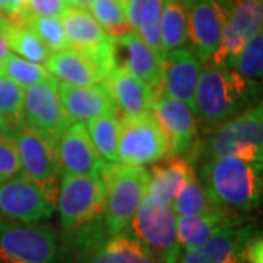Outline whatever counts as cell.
Here are the masks:
<instances>
[{
    "instance_id": "obj_1",
    "label": "cell",
    "mask_w": 263,
    "mask_h": 263,
    "mask_svg": "<svg viewBox=\"0 0 263 263\" xmlns=\"http://www.w3.org/2000/svg\"><path fill=\"white\" fill-rule=\"evenodd\" d=\"M260 84L246 79L224 65L202 67L193 95V113L205 132H212L222 123L257 104Z\"/></svg>"
},
{
    "instance_id": "obj_2",
    "label": "cell",
    "mask_w": 263,
    "mask_h": 263,
    "mask_svg": "<svg viewBox=\"0 0 263 263\" xmlns=\"http://www.w3.org/2000/svg\"><path fill=\"white\" fill-rule=\"evenodd\" d=\"M199 180L216 206L231 214H247L260 206L262 164L237 157H219L205 161L199 168Z\"/></svg>"
},
{
    "instance_id": "obj_3",
    "label": "cell",
    "mask_w": 263,
    "mask_h": 263,
    "mask_svg": "<svg viewBox=\"0 0 263 263\" xmlns=\"http://www.w3.org/2000/svg\"><path fill=\"white\" fill-rule=\"evenodd\" d=\"M105 196L100 219L110 234L127 231L132 219L148 192L149 171L122 162L105 164L101 173Z\"/></svg>"
},
{
    "instance_id": "obj_4",
    "label": "cell",
    "mask_w": 263,
    "mask_h": 263,
    "mask_svg": "<svg viewBox=\"0 0 263 263\" xmlns=\"http://www.w3.org/2000/svg\"><path fill=\"white\" fill-rule=\"evenodd\" d=\"M219 157H237L262 164L263 107L260 101L209 132L199 160L205 162Z\"/></svg>"
},
{
    "instance_id": "obj_5",
    "label": "cell",
    "mask_w": 263,
    "mask_h": 263,
    "mask_svg": "<svg viewBox=\"0 0 263 263\" xmlns=\"http://www.w3.org/2000/svg\"><path fill=\"white\" fill-rule=\"evenodd\" d=\"M176 222L177 215L171 203L146 192L127 231L161 263H179L183 252L177 241Z\"/></svg>"
},
{
    "instance_id": "obj_6",
    "label": "cell",
    "mask_w": 263,
    "mask_h": 263,
    "mask_svg": "<svg viewBox=\"0 0 263 263\" xmlns=\"http://www.w3.org/2000/svg\"><path fill=\"white\" fill-rule=\"evenodd\" d=\"M63 246L53 227L0 222V263H60Z\"/></svg>"
},
{
    "instance_id": "obj_7",
    "label": "cell",
    "mask_w": 263,
    "mask_h": 263,
    "mask_svg": "<svg viewBox=\"0 0 263 263\" xmlns=\"http://www.w3.org/2000/svg\"><path fill=\"white\" fill-rule=\"evenodd\" d=\"M73 234L78 263H161L129 231L110 234L100 216Z\"/></svg>"
},
{
    "instance_id": "obj_8",
    "label": "cell",
    "mask_w": 263,
    "mask_h": 263,
    "mask_svg": "<svg viewBox=\"0 0 263 263\" xmlns=\"http://www.w3.org/2000/svg\"><path fill=\"white\" fill-rule=\"evenodd\" d=\"M105 184L98 174H63L56 209L66 233H75L101 215Z\"/></svg>"
},
{
    "instance_id": "obj_9",
    "label": "cell",
    "mask_w": 263,
    "mask_h": 263,
    "mask_svg": "<svg viewBox=\"0 0 263 263\" xmlns=\"http://www.w3.org/2000/svg\"><path fill=\"white\" fill-rule=\"evenodd\" d=\"M54 183H40L24 174L0 183V215L24 224H38L56 211Z\"/></svg>"
},
{
    "instance_id": "obj_10",
    "label": "cell",
    "mask_w": 263,
    "mask_h": 263,
    "mask_svg": "<svg viewBox=\"0 0 263 263\" xmlns=\"http://www.w3.org/2000/svg\"><path fill=\"white\" fill-rule=\"evenodd\" d=\"M167 136L152 111L138 116L123 114L117 146V162L145 167L167 158Z\"/></svg>"
},
{
    "instance_id": "obj_11",
    "label": "cell",
    "mask_w": 263,
    "mask_h": 263,
    "mask_svg": "<svg viewBox=\"0 0 263 263\" xmlns=\"http://www.w3.org/2000/svg\"><path fill=\"white\" fill-rule=\"evenodd\" d=\"M22 113L27 126L56 143L66 127L72 123L60 101L59 81L54 76L25 88Z\"/></svg>"
},
{
    "instance_id": "obj_12",
    "label": "cell",
    "mask_w": 263,
    "mask_h": 263,
    "mask_svg": "<svg viewBox=\"0 0 263 263\" xmlns=\"http://www.w3.org/2000/svg\"><path fill=\"white\" fill-rule=\"evenodd\" d=\"M231 6V0H187V41L202 65L215 54Z\"/></svg>"
},
{
    "instance_id": "obj_13",
    "label": "cell",
    "mask_w": 263,
    "mask_h": 263,
    "mask_svg": "<svg viewBox=\"0 0 263 263\" xmlns=\"http://www.w3.org/2000/svg\"><path fill=\"white\" fill-rule=\"evenodd\" d=\"M256 233L241 219L228 222L202 245L184 250L179 263H246V249Z\"/></svg>"
},
{
    "instance_id": "obj_14",
    "label": "cell",
    "mask_w": 263,
    "mask_h": 263,
    "mask_svg": "<svg viewBox=\"0 0 263 263\" xmlns=\"http://www.w3.org/2000/svg\"><path fill=\"white\" fill-rule=\"evenodd\" d=\"M9 135L16 145L24 176L40 183H56L59 174L62 173L56 142L25 123L12 127Z\"/></svg>"
},
{
    "instance_id": "obj_15",
    "label": "cell",
    "mask_w": 263,
    "mask_h": 263,
    "mask_svg": "<svg viewBox=\"0 0 263 263\" xmlns=\"http://www.w3.org/2000/svg\"><path fill=\"white\" fill-rule=\"evenodd\" d=\"M233 6L222 28L219 46L208 65H224L262 29L263 0H231Z\"/></svg>"
},
{
    "instance_id": "obj_16",
    "label": "cell",
    "mask_w": 263,
    "mask_h": 263,
    "mask_svg": "<svg viewBox=\"0 0 263 263\" xmlns=\"http://www.w3.org/2000/svg\"><path fill=\"white\" fill-rule=\"evenodd\" d=\"M152 113L167 136V157L183 155L193 148L197 139V120L190 105L160 94L155 98Z\"/></svg>"
},
{
    "instance_id": "obj_17",
    "label": "cell",
    "mask_w": 263,
    "mask_h": 263,
    "mask_svg": "<svg viewBox=\"0 0 263 263\" xmlns=\"http://www.w3.org/2000/svg\"><path fill=\"white\" fill-rule=\"evenodd\" d=\"M117 66L139 78L157 94H161L162 60L135 31L113 38Z\"/></svg>"
},
{
    "instance_id": "obj_18",
    "label": "cell",
    "mask_w": 263,
    "mask_h": 263,
    "mask_svg": "<svg viewBox=\"0 0 263 263\" xmlns=\"http://www.w3.org/2000/svg\"><path fill=\"white\" fill-rule=\"evenodd\" d=\"M57 157L63 174H98L104 162L94 148L85 123L72 122L57 141Z\"/></svg>"
},
{
    "instance_id": "obj_19",
    "label": "cell",
    "mask_w": 263,
    "mask_h": 263,
    "mask_svg": "<svg viewBox=\"0 0 263 263\" xmlns=\"http://www.w3.org/2000/svg\"><path fill=\"white\" fill-rule=\"evenodd\" d=\"M202 67L190 47L184 46L168 51L162 59L161 94L192 107Z\"/></svg>"
},
{
    "instance_id": "obj_20",
    "label": "cell",
    "mask_w": 263,
    "mask_h": 263,
    "mask_svg": "<svg viewBox=\"0 0 263 263\" xmlns=\"http://www.w3.org/2000/svg\"><path fill=\"white\" fill-rule=\"evenodd\" d=\"M59 95L65 113L72 122L85 123L101 114L117 111L113 97L104 82L91 86H78L60 81Z\"/></svg>"
},
{
    "instance_id": "obj_21",
    "label": "cell",
    "mask_w": 263,
    "mask_h": 263,
    "mask_svg": "<svg viewBox=\"0 0 263 263\" xmlns=\"http://www.w3.org/2000/svg\"><path fill=\"white\" fill-rule=\"evenodd\" d=\"M113 97L117 110L124 116L149 113L158 94L130 72L117 66L104 81Z\"/></svg>"
},
{
    "instance_id": "obj_22",
    "label": "cell",
    "mask_w": 263,
    "mask_h": 263,
    "mask_svg": "<svg viewBox=\"0 0 263 263\" xmlns=\"http://www.w3.org/2000/svg\"><path fill=\"white\" fill-rule=\"evenodd\" d=\"M46 65L51 75L66 84L91 86L104 82L92 60L82 51L72 47L51 53Z\"/></svg>"
},
{
    "instance_id": "obj_23",
    "label": "cell",
    "mask_w": 263,
    "mask_h": 263,
    "mask_svg": "<svg viewBox=\"0 0 263 263\" xmlns=\"http://www.w3.org/2000/svg\"><path fill=\"white\" fill-rule=\"evenodd\" d=\"M195 176V168L187 158L181 155L167 157L164 161L155 162L151 168L148 193L157 195L171 203L180 189Z\"/></svg>"
},
{
    "instance_id": "obj_24",
    "label": "cell",
    "mask_w": 263,
    "mask_h": 263,
    "mask_svg": "<svg viewBox=\"0 0 263 263\" xmlns=\"http://www.w3.org/2000/svg\"><path fill=\"white\" fill-rule=\"evenodd\" d=\"M69 46L82 53L111 41V37L105 34L101 25L95 21L86 8L70 6L60 16Z\"/></svg>"
},
{
    "instance_id": "obj_25",
    "label": "cell",
    "mask_w": 263,
    "mask_h": 263,
    "mask_svg": "<svg viewBox=\"0 0 263 263\" xmlns=\"http://www.w3.org/2000/svg\"><path fill=\"white\" fill-rule=\"evenodd\" d=\"M237 219H240L238 215L231 214L226 209H216L214 212L203 215L177 216L176 230L181 252L202 245L216 230Z\"/></svg>"
},
{
    "instance_id": "obj_26",
    "label": "cell",
    "mask_w": 263,
    "mask_h": 263,
    "mask_svg": "<svg viewBox=\"0 0 263 263\" xmlns=\"http://www.w3.org/2000/svg\"><path fill=\"white\" fill-rule=\"evenodd\" d=\"M162 5L164 0H130L124 9L132 31H135L161 60L164 59L160 43Z\"/></svg>"
},
{
    "instance_id": "obj_27",
    "label": "cell",
    "mask_w": 263,
    "mask_h": 263,
    "mask_svg": "<svg viewBox=\"0 0 263 263\" xmlns=\"http://www.w3.org/2000/svg\"><path fill=\"white\" fill-rule=\"evenodd\" d=\"M189 38L187 0H164L161 15L160 43L162 54L184 47Z\"/></svg>"
},
{
    "instance_id": "obj_28",
    "label": "cell",
    "mask_w": 263,
    "mask_h": 263,
    "mask_svg": "<svg viewBox=\"0 0 263 263\" xmlns=\"http://www.w3.org/2000/svg\"><path fill=\"white\" fill-rule=\"evenodd\" d=\"M0 27L5 32L10 50L18 53L19 57L37 65H46L51 51L31 29L16 22L9 16H0Z\"/></svg>"
},
{
    "instance_id": "obj_29",
    "label": "cell",
    "mask_w": 263,
    "mask_h": 263,
    "mask_svg": "<svg viewBox=\"0 0 263 263\" xmlns=\"http://www.w3.org/2000/svg\"><path fill=\"white\" fill-rule=\"evenodd\" d=\"M85 127L104 162H117V146L120 135V120L117 119V111L89 119L85 122Z\"/></svg>"
},
{
    "instance_id": "obj_30",
    "label": "cell",
    "mask_w": 263,
    "mask_h": 263,
    "mask_svg": "<svg viewBox=\"0 0 263 263\" xmlns=\"http://www.w3.org/2000/svg\"><path fill=\"white\" fill-rule=\"evenodd\" d=\"M171 206L177 216L203 215L214 212L216 209H222L212 202L205 186L196 176L180 189L174 200L171 202Z\"/></svg>"
},
{
    "instance_id": "obj_31",
    "label": "cell",
    "mask_w": 263,
    "mask_h": 263,
    "mask_svg": "<svg viewBox=\"0 0 263 263\" xmlns=\"http://www.w3.org/2000/svg\"><path fill=\"white\" fill-rule=\"evenodd\" d=\"M224 66L237 72L246 79L260 82L263 75V32L257 31L246 43L238 54L227 60Z\"/></svg>"
},
{
    "instance_id": "obj_32",
    "label": "cell",
    "mask_w": 263,
    "mask_h": 263,
    "mask_svg": "<svg viewBox=\"0 0 263 263\" xmlns=\"http://www.w3.org/2000/svg\"><path fill=\"white\" fill-rule=\"evenodd\" d=\"M9 18L27 25L31 31H34L51 53L62 51V50L70 47L60 18L32 16V15H22V13L10 15Z\"/></svg>"
},
{
    "instance_id": "obj_33",
    "label": "cell",
    "mask_w": 263,
    "mask_h": 263,
    "mask_svg": "<svg viewBox=\"0 0 263 263\" xmlns=\"http://www.w3.org/2000/svg\"><path fill=\"white\" fill-rule=\"evenodd\" d=\"M86 9L111 38L132 31L126 18V12L116 0H92Z\"/></svg>"
},
{
    "instance_id": "obj_34",
    "label": "cell",
    "mask_w": 263,
    "mask_h": 263,
    "mask_svg": "<svg viewBox=\"0 0 263 263\" xmlns=\"http://www.w3.org/2000/svg\"><path fill=\"white\" fill-rule=\"evenodd\" d=\"M0 66H2L3 75H6V78L12 79L22 88H27L29 85L53 78L46 67L25 60L13 53H10L9 56L0 63Z\"/></svg>"
},
{
    "instance_id": "obj_35",
    "label": "cell",
    "mask_w": 263,
    "mask_h": 263,
    "mask_svg": "<svg viewBox=\"0 0 263 263\" xmlns=\"http://www.w3.org/2000/svg\"><path fill=\"white\" fill-rule=\"evenodd\" d=\"M24 88L6 76H0V116L12 127L24 124Z\"/></svg>"
},
{
    "instance_id": "obj_36",
    "label": "cell",
    "mask_w": 263,
    "mask_h": 263,
    "mask_svg": "<svg viewBox=\"0 0 263 263\" xmlns=\"http://www.w3.org/2000/svg\"><path fill=\"white\" fill-rule=\"evenodd\" d=\"M21 162L16 145L9 133H0V183L18 176Z\"/></svg>"
},
{
    "instance_id": "obj_37",
    "label": "cell",
    "mask_w": 263,
    "mask_h": 263,
    "mask_svg": "<svg viewBox=\"0 0 263 263\" xmlns=\"http://www.w3.org/2000/svg\"><path fill=\"white\" fill-rule=\"evenodd\" d=\"M70 6H73L70 0H25L24 6L16 13L60 18Z\"/></svg>"
},
{
    "instance_id": "obj_38",
    "label": "cell",
    "mask_w": 263,
    "mask_h": 263,
    "mask_svg": "<svg viewBox=\"0 0 263 263\" xmlns=\"http://www.w3.org/2000/svg\"><path fill=\"white\" fill-rule=\"evenodd\" d=\"M246 263H263V240L260 231H257L247 245Z\"/></svg>"
},
{
    "instance_id": "obj_39",
    "label": "cell",
    "mask_w": 263,
    "mask_h": 263,
    "mask_svg": "<svg viewBox=\"0 0 263 263\" xmlns=\"http://www.w3.org/2000/svg\"><path fill=\"white\" fill-rule=\"evenodd\" d=\"M10 54V47L8 44V40L5 37V32L0 27V63Z\"/></svg>"
},
{
    "instance_id": "obj_40",
    "label": "cell",
    "mask_w": 263,
    "mask_h": 263,
    "mask_svg": "<svg viewBox=\"0 0 263 263\" xmlns=\"http://www.w3.org/2000/svg\"><path fill=\"white\" fill-rule=\"evenodd\" d=\"M10 129H12V126L0 116V133H9Z\"/></svg>"
},
{
    "instance_id": "obj_41",
    "label": "cell",
    "mask_w": 263,
    "mask_h": 263,
    "mask_svg": "<svg viewBox=\"0 0 263 263\" xmlns=\"http://www.w3.org/2000/svg\"><path fill=\"white\" fill-rule=\"evenodd\" d=\"M92 0H75V6H79V8H86Z\"/></svg>"
},
{
    "instance_id": "obj_42",
    "label": "cell",
    "mask_w": 263,
    "mask_h": 263,
    "mask_svg": "<svg viewBox=\"0 0 263 263\" xmlns=\"http://www.w3.org/2000/svg\"><path fill=\"white\" fill-rule=\"evenodd\" d=\"M116 2H117V3H119L120 6H122L123 9H126V6H127V3H129L130 0H116Z\"/></svg>"
},
{
    "instance_id": "obj_43",
    "label": "cell",
    "mask_w": 263,
    "mask_h": 263,
    "mask_svg": "<svg viewBox=\"0 0 263 263\" xmlns=\"http://www.w3.org/2000/svg\"><path fill=\"white\" fill-rule=\"evenodd\" d=\"M8 0H0V10L3 9V6H5V3H6Z\"/></svg>"
},
{
    "instance_id": "obj_44",
    "label": "cell",
    "mask_w": 263,
    "mask_h": 263,
    "mask_svg": "<svg viewBox=\"0 0 263 263\" xmlns=\"http://www.w3.org/2000/svg\"><path fill=\"white\" fill-rule=\"evenodd\" d=\"M0 76H3V70H2V66H0Z\"/></svg>"
},
{
    "instance_id": "obj_45",
    "label": "cell",
    "mask_w": 263,
    "mask_h": 263,
    "mask_svg": "<svg viewBox=\"0 0 263 263\" xmlns=\"http://www.w3.org/2000/svg\"><path fill=\"white\" fill-rule=\"evenodd\" d=\"M70 2H72V5H73V6H75V0H70Z\"/></svg>"
}]
</instances>
